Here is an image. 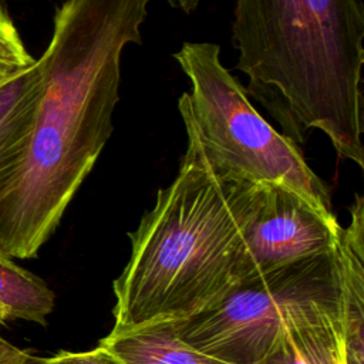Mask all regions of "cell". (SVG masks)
<instances>
[{
    "instance_id": "17",
    "label": "cell",
    "mask_w": 364,
    "mask_h": 364,
    "mask_svg": "<svg viewBox=\"0 0 364 364\" xmlns=\"http://www.w3.org/2000/svg\"><path fill=\"white\" fill-rule=\"evenodd\" d=\"M10 320H11V317L9 316V313H7L4 309H1V307H0V327L6 326Z\"/></svg>"
},
{
    "instance_id": "14",
    "label": "cell",
    "mask_w": 364,
    "mask_h": 364,
    "mask_svg": "<svg viewBox=\"0 0 364 364\" xmlns=\"http://www.w3.org/2000/svg\"><path fill=\"white\" fill-rule=\"evenodd\" d=\"M34 355L21 350L0 336V364H27Z\"/></svg>"
},
{
    "instance_id": "9",
    "label": "cell",
    "mask_w": 364,
    "mask_h": 364,
    "mask_svg": "<svg viewBox=\"0 0 364 364\" xmlns=\"http://www.w3.org/2000/svg\"><path fill=\"white\" fill-rule=\"evenodd\" d=\"M98 347L121 364H228L183 341L172 321L109 333L100 340Z\"/></svg>"
},
{
    "instance_id": "7",
    "label": "cell",
    "mask_w": 364,
    "mask_h": 364,
    "mask_svg": "<svg viewBox=\"0 0 364 364\" xmlns=\"http://www.w3.org/2000/svg\"><path fill=\"white\" fill-rule=\"evenodd\" d=\"M350 223L336 246L347 364H364V198L357 193Z\"/></svg>"
},
{
    "instance_id": "8",
    "label": "cell",
    "mask_w": 364,
    "mask_h": 364,
    "mask_svg": "<svg viewBox=\"0 0 364 364\" xmlns=\"http://www.w3.org/2000/svg\"><path fill=\"white\" fill-rule=\"evenodd\" d=\"M41 84L43 73L38 58L0 84V199L21 166Z\"/></svg>"
},
{
    "instance_id": "5",
    "label": "cell",
    "mask_w": 364,
    "mask_h": 364,
    "mask_svg": "<svg viewBox=\"0 0 364 364\" xmlns=\"http://www.w3.org/2000/svg\"><path fill=\"white\" fill-rule=\"evenodd\" d=\"M172 323L205 354L260 364L297 331L343 326L336 249L243 282L208 311Z\"/></svg>"
},
{
    "instance_id": "10",
    "label": "cell",
    "mask_w": 364,
    "mask_h": 364,
    "mask_svg": "<svg viewBox=\"0 0 364 364\" xmlns=\"http://www.w3.org/2000/svg\"><path fill=\"white\" fill-rule=\"evenodd\" d=\"M54 301V291L44 280L0 253V307L11 320L21 318L46 326Z\"/></svg>"
},
{
    "instance_id": "3",
    "label": "cell",
    "mask_w": 364,
    "mask_h": 364,
    "mask_svg": "<svg viewBox=\"0 0 364 364\" xmlns=\"http://www.w3.org/2000/svg\"><path fill=\"white\" fill-rule=\"evenodd\" d=\"M361 0H236L232 41L246 92L293 142L321 131L364 166Z\"/></svg>"
},
{
    "instance_id": "4",
    "label": "cell",
    "mask_w": 364,
    "mask_h": 364,
    "mask_svg": "<svg viewBox=\"0 0 364 364\" xmlns=\"http://www.w3.org/2000/svg\"><path fill=\"white\" fill-rule=\"evenodd\" d=\"M173 58L191 82L178 100L182 121L223 172L287 186L333 210L328 185L309 166L299 145L257 112L243 85L223 67L218 44L186 41Z\"/></svg>"
},
{
    "instance_id": "12",
    "label": "cell",
    "mask_w": 364,
    "mask_h": 364,
    "mask_svg": "<svg viewBox=\"0 0 364 364\" xmlns=\"http://www.w3.org/2000/svg\"><path fill=\"white\" fill-rule=\"evenodd\" d=\"M36 61L27 51L20 33L0 0V65L21 70Z\"/></svg>"
},
{
    "instance_id": "6",
    "label": "cell",
    "mask_w": 364,
    "mask_h": 364,
    "mask_svg": "<svg viewBox=\"0 0 364 364\" xmlns=\"http://www.w3.org/2000/svg\"><path fill=\"white\" fill-rule=\"evenodd\" d=\"M341 225L301 193L256 183L237 262L239 284L303 259L336 249Z\"/></svg>"
},
{
    "instance_id": "1",
    "label": "cell",
    "mask_w": 364,
    "mask_h": 364,
    "mask_svg": "<svg viewBox=\"0 0 364 364\" xmlns=\"http://www.w3.org/2000/svg\"><path fill=\"white\" fill-rule=\"evenodd\" d=\"M149 0H65L38 58L40 98L21 166L0 199V253L36 257L112 131L121 57L141 43Z\"/></svg>"
},
{
    "instance_id": "18",
    "label": "cell",
    "mask_w": 364,
    "mask_h": 364,
    "mask_svg": "<svg viewBox=\"0 0 364 364\" xmlns=\"http://www.w3.org/2000/svg\"><path fill=\"white\" fill-rule=\"evenodd\" d=\"M30 361H31V360H30ZM30 361H28V363H30ZM28 363H27V364H28Z\"/></svg>"
},
{
    "instance_id": "11",
    "label": "cell",
    "mask_w": 364,
    "mask_h": 364,
    "mask_svg": "<svg viewBox=\"0 0 364 364\" xmlns=\"http://www.w3.org/2000/svg\"><path fill=\"white\" fill-rule=\"evenodd\" d=\"M260 364H347L343 326L297 331Z\"/></svg>"
},
{
    "instance_id": "16",
    "label": "cell",
    "mask_w": 364,
    "mask_h": 364,
    "mask_svg": "<svg viewBox=\"0 0 364 364\" xmlns=\"http://www.w3.org/2000/svg\"><path fill=\"white\" fill-rule=\"evenodd\" d=\"M16 71H18V70H13V68H9V67H6V65H0V84L4 81V80H7L13 73H16Z\"/></svg>"
},
{
    "instance_id": "2",
    "label": "cell",
    "mask_w": 364,
    "mask_h": 364,
    "mask_svg": "<svg viewBox=\"0 0 364 364\" xmlns=\"http://www.w3.org/2000/svg\"><path fill=\"white\" fill-rule=\"evenodd\" d=\"M185 131L176 176L129 232L131 256L114 282L111 334L198 316L239 286L256 183L223 172L195 132Z\"/></svg>"
},
{
    "instance_id": "13",
    "label": "cell",
    "mask_w": 364,
    "mask_h": 364,
    "mask_svg": "<svg viewBox=\"0 0 364 364\" xmlns=\"http://www.w3.org/2000/svg\"><path fill=\"white\" fill-rule=\"evenodd\" d=\"M28 364H121L109 353L97 347L90 351L73 353V351H60L51 357L40 358L33 357Z\"/></svg>"
},
{
    "instance_id": "15",
    "label": "cell",
    "mask_w": 364,
    "mask_h": 364,
    "mask_svg": "<svg viewBox=\"0 0 364 364\" xmlns=\"http://www.w3.org/2000/svg\"><path fill=\"white\" fill-rule=\"evenodd\" d=\"M200 0H168V3L172 6V7H178L181 10H183L185 13H191L193 11L198 4H199Z\"/></svg>"
}]
</instances>
